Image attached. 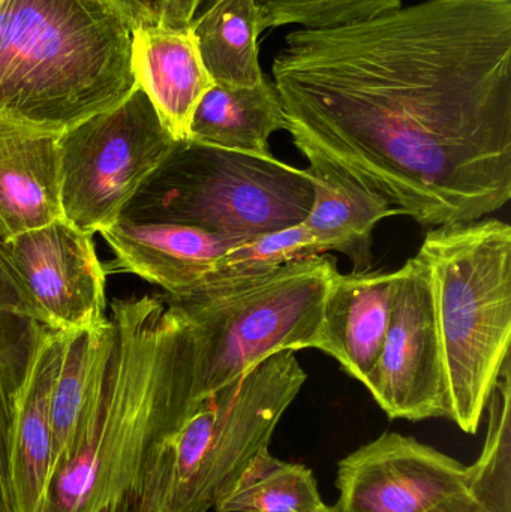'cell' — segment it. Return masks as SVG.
<instances>
[{"label":"cell","mask_w":511,"mask_h":512,"mask_svg":"<svg viewBox=\"0 0 511 512\" xmlns=\"http://www.w3.org/2000/svg\"><path fill=\"white\" fill-rule=\"evenodd\" d=\"M428 268L449 417L474 435L511 342V228L500 219L443 225L417 252Z\"/></svg>","instance_id":"277c9868"},{"label":"cell","mask_w":511,"mask_h":512,"mask_svg":"<svg viewBox=\"0 0 511 512\" xmlns=\"http://www.w3.org/2000/svg\"><path fill=\"white\" fill-rule=\"evenodd\" d=\"M219 0H167L162 12L161 26L174 30L191 29Z\"/></svg>","instance_id":"d4e9b609"},{"label":"cell","mask_w":511,"mask_h":512,"mask_svg":"<svg viewBox=\"0 0 511 512\" xmlns=\"http://www.w3.org/2000/svg\"><path fill=\"white\" fill-rule=\"evenodd\" d=\"M468 466L386 432L338 463L335 512H428L467 484Z\"/></svg>","instance_id":"30bf717a"},{"label":"cell","mask_w":511,"mask_h":512,"mask_svg":"<svg viewBox=\"0 0 511 512\" xmlns=\"http://www.w3.org/2000/svg\"><path fill=\"white\" fill-rule=\"evenodd\" d=\"M101 236L114 254L105 273L134 274L171 298L194 291L234 246L200 228L165 222L119 221Z\"/></svg>","instance_id":"7c38bea8"},{"label":"cell","mask_w":511,"mask_h":512,"mask_svg":"<svg viewBox=\"0 0 511 512\" xmlns=\"http://www.w3.org/2000/svg\"><path fill=\"white\" fill-rule=\"evenodd\" d=\"M33 322L20 312L11 286L0 273V512H11L9 435L12 406L29 358Z\"/></svg>","instance_id":"603a6c76"},{"label":"cell","mask_w":511,"mask_h":512,"mask_svg":"<svg viewBox=\"0 0 511 512\" xmlns=\"http://www.w3.org/2000/svg\"><path fill=\"white\" fill-rule=\"evenodd\" d=\"M0 273L20 312L50 330L75 334L107 322L104 264L92 236L65 219L0 239Z\"/></svg>","instance_id":"ba28073f"},{"label":"cell","mask_w":511,"mask_h":512,"mask_svg":"<svg viewBox=\"0 0 511 512\" xmlns=\"http://www.w3.org/2000/svg\"><path fill=\"white\" fill-rule=\"evenodd\" d=\"M398 273H338L330 285L308 349H320L365 382L383 351L392 316Z\"/></svg>","instance_id":"4fadbf2b"},{"label":"cell","mask_w":511,"mask_h":512,"mask_svg":"<svg viewBox=\"0 0 511 512\" xmlns=\"http://www.w3.org/2000/svg\"><path fill=\"white\" fill-rule=\"evenodd\" d=\"M317 480L308 466L276 459L269 450L248 463L216 502V512H324Z\"/></svg>","instance_id":"ffe728a7"},{"label":"cell","mask_w":511,"mask_h":512,"mask_svg":"<svg viewBox=\"0 0 511 512\" xmlns=\"http://www.w3.org/2000/svg\"><path fill=\"white\" fill-rule=\"evenodd\" d=\"M110 0H0V122L62 135L134 92Z\"/></svg>","instance_id":"3957f363"},{"label":"cell","mask_w":511,"mask_h":512,"mask_svg":"<svg viewBox=\"0 0 511 512\" xmlns=\"http://www.w3.org/2000/svg\"><path fill=\"white\" fill-rule=\"evenodd\" d=\"M131 69L168 134L189 141L198 102L213 86L191 29L156 24L131 29Z\"/></svg>","instance_id":"9a60e30c"},{"label":"cell","mask_w":511,"mask_h":512,"mask_svg":"<svg viewBox=\"0 0 511 512\" xmlns=\"http://www.w3.org/2000/svg\"><path fill=\"white\" fill-rule=\"evenodd\" d=\"M69 334L33 322L32 343L14 396L9 435L11 512H42L51 483V403Z\"/></svg>","instance_id":"8fae6325"},{"label":"cell","mask_w":511,"mask_h":512,"mask_svg":"<svg viewBox=\"0 0 511 512\" xmlns=\"http://www.w3.org/2000/svg\"><path fill=\"white\" fill-rule=\"evenodd\" d=\"M396 273L386 342L363 385L392 420L447 418L449 397L428 268L413 256Z\"/></svg>","instance_id":"9c48e42d"},{"label":"cell","mask_w":511,"mask_h":512,"mask_svg":"<svg viewBox=\"0 0 511 512\" xmlns=\"http://www.w3.org/2000/svg\"><path fill=\"white\" fill-rule=\"evenodd\" d=\"M318 255L323 254L303 222L261 234L231 246L219 256L212 270L188 295L219 294L245 288L276 273L285 265Z\"/></svg>","instance_id":"44dd1931"},{"label":"cell","mask_w":511,"mask_h":512,"mask_svg":"<svg viewBox=\"0 0 511 512\" xmlns=\"http://www.w3.org/2000/svg\"><path fill=\"white\" fill-rule=\"evenodd\" d=\"M260 32L299 24L306 30L353 26L392 14L402 0H254Z\"/></svg>","instance_id":"cb8c5ba5"},{"label":"cell","mask_w":511,"mask_h":512,"mask_svg":"<svg viewBox=\"0 0 511 512\" xmlns=\"http://www.w3.org/2000/svg\"><path fill=\"white\" fill-rule=\"evenodd\" d=\"M311 204L306 170L275 156L180 141L119 221L189 225L237 245L302 224Z\"/></svg>","instance_id":"8992f818"},{"label":"cell","mask_w":511,"mask_h":512,"mask_svg":"<svg viewBox=\"0 0 511 512\" xmlns=\"http://www.w3.org/2000/svg\"><path fill=\"white\" fill-rule=\"evenodd\" d=\"M287 131V119L272 80L264 77L252 87L213 84L195 108L189 141L272 158L269 138Z\"/></svg>","instance_id":"e0dca14e"},{"label":"cell","mask_w":511,"mask_h":512,"mask_svg":"<svg viewBox=\"0 0 511 512\" xmlns=\"http://www.w3.org/2000/svg\"><path fill=\"white\" fill-rule=\"evenodd\" d=\"M308 373L296 352L272 355L213 394L147 451L131 512H209L261 451Z\"/></svg>","instance_id":"5b68a950"},{"label":"cell","mask_w":511,"mask_h":512,"mask_svg":"<svg viewBox=\"0 0 511 512\" xmlns=\"http://www.w3.org/2000/svg\"><path fill=\"white\" fill-rule=\"evenodd\" d=\"M111 321L92 331L69 334L51 403V480L68 462L101 387L111 349ZM51 484V483H50Z\"/></svg>","instance_id":"ac0fdd59"},{"label":"cell","mask_w":511,"mask_h":512,"mask_svg":"<svg viewBox=\"0 0 511 512\" xmlns=\"http://www.w3.org/2000/svg\"><path fill=\"white\" fill-rule=\"evenodd\" d=\"M101 387L42 512H131L147 451L182 424L176 319L164 294L110 303Z\"/></svg>","instance_id":"7a4b0ae2"},{"label":"cell","mask_w":511,"mask_h":512,"mask_svg":"<svg viewBox=\"0 0 511 512\" xmlns=\"http://www.w3.org/2000/svg\"><path fill=\"white\" fill-rule=\"evenodd\" d=\"M428 512H498L494 508L489 507L485 502L468 492L467 489L458 490V492L450 495L449 498L435 505Z\"/></svg>","instance_id":"4316f807"},{"label":"cell","mask_w":511,"mask_h":512,"mask_svg":"<svg viewBox=\"0 0 511 512\" xmlns=\"http://www.w3.org/2000/svg\"><path fill=\"white\" fill-rule=\"evenodd\" d=\"M305 158L312 204L303 224L321 254L339 252L353 262L354 271L369 270L375 227L390 216L402 215L401 210L339 165L320 156Z\"/></svg>","instance_id":"2e32d148"},{"label":"cell","mask_w":511,"mask_h":512,"mask_svg":"<svg viewBox=\"0 0 511 512\" xmlns=\"http://www.w3.org/2000/svg\"><path fill=\"white\" fill-rule=\"evenodd\" d=\"M324 512H335V511H333V508H332V507H329V508H327V510H326V511H324Z\"/></svg>","instance_id":"83f0119b"},{"label":"cell","mask_w":511,"mask_h":512,"mask_svg":"<svg viewBox=\"0 0 511 512\" xmlns=\"http://www.w3.org/2000/svg\"><path fill=\"white\" fill-rule=\"evenodd\" d=\"M294 146L353 174L423 227L511 198V0H425L300 29L273 62Z\"/></svg>","instance_id":"6da1fadb"},{"label":"cell","mask_w":511,"mask_h":512,"mask_svg":"<svg viewBox=\"0 0 511 512\" xmlns=\"http://www.w3.org/2000/svg\"><path fill=\"white\" fill-rule=\"evenodd\" d=\"M63 219L59 135L0 122V239Z\"/></svg>","instance_id":"5bb4252c"},{"label":"cell","mask_w":511,"mask_h":512,"mask_svg":"<svg viewBox=\"0 0 511 512\" xmlns=\"http://www.w3.org/2000/svg\"><path fill=\"white\" fill-rule=\"evenodd\" d=\"M489 427L465 489L498 512H511V372L507 358L489 397Z\"/></svg>","instance_id":"7402d4cb"},{"label":"cell","mask_w":511,"mask_h":512,"mask_svg":"<svg viewBox=\"0 0 511 512\" xmlns=\"http://www.w3.org/2000/svg\"><path fill=\"white\" fill-rule=\"evenodd\" d=\"M111 5L128 21L131 29L161 23L167 0H110Z\"/></svg>","instance_id":"484cf974"},{"label":"cell","mask_w":511,"mask_h":512,"mask_svg":"<svg viewBox=\"0 0 511 512\" xmlns=\"http://www.w3.org/2000/svg\"><path fill=\"white\" fill-rule=\"evenodd\" d=\"M191 30L213 83L252 87L266 77L258 59L261 32L254 0H219Z\"/></svg>","instance_id":"d6986e66"},{"label":"cell","mask_w":511,"mask_h":512,"mask_svg":"<svg viewBox=\"0 0 511 512\" xmlns=\"http://www.w3.org/2000/svg\"><path fill=\"white\" fill-rule=\"evenodd\" d=\"M177 143L140 87L116 107L63 132V219L87 236L113 227Z\"/></svg>","instance_id":"52a82bcc"}]
</instances>
